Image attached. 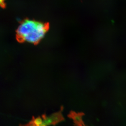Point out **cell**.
<instances>
[{"label":"cell","instance_id":"obj_1","mask_svg":"<svg viewBox=\"0 0 126 126\" xmlns=\"http://www.w3.org/2000/svg\"><path fill=\"white\" fill-rule=\"evenodd\" d=\"M49 29L48 23L26 19L20 23L16 30V38L19 43L36 45L45 37Z\"/></svg>","mask_w":126,"mask_h":126},{"label":"cell","instance_id":"obj_2","mask_svg":"<svg viewBox=\"0 0 126 126\" xmlns=\"http://www.w3.org/2000/svg\"><path fill=\"white\" fill-rule=\"evenodd\" d=\"M60 120V117L57 114H53L49 116H47L43 115L42 116H38L37 118L33 117L31 121L27 126H46L55 124Z\"/></svg>","mask_w":126,"mask_h":126},{"label":"cell","instance_id":"obj_3","mask_svg":"<svg viewBox=\"0 0 126 126\" xmlns=\"http://www.w3.org/2000/svg\"><path fill=\"white\" fill-rule=\"evenodd\" d=\"M74 120L78 123H81L82 122V117L79 115H75L74 116Z\"/></svg>","mask_w":126,"mask_h":126},{"label":"cell","instance_id":"obj_4","mask_svg":"<svg viewBox=\"0 0 126 126\" xmlns=\"http://www.w3.org/2000/svg\"><path fill=\"white\" fill-rule=\"evenodd\" d=\"M6 6L5 0H0V7L2 8H5Z\"/></svg>","mask_w":126,"mask_h":126}]
</instances>
